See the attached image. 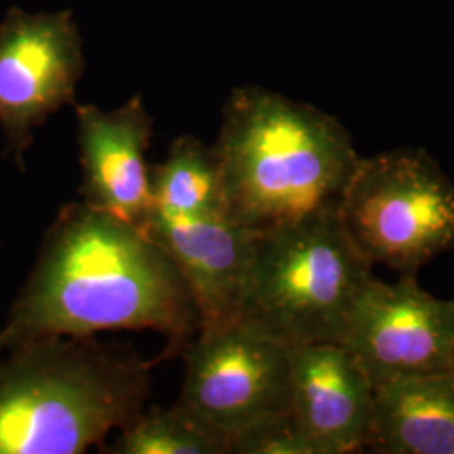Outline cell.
<instances>
[{
  "label": "cell",
  "mask_w": 454,
  "mask_h": 454,
  "mask_svg": "<svg viewBox=\"0 0 454 454\" xmlns=\"http://www.w3.org/2000/svg\"><path fill=\"white\" fill-rule=\"evenodd\" d=\"M189 288L162 247L138 227L84 202L61 207L0 328V352L43 337L153 330L160 360L199 332Z\"/></svg>",
  "instance_id": "cell-1"
},
{
  "label": "cell",
  "mask_w": 454,
  "mask_h": 454,
  "mask_svg": "<svg viewBox=\"0 0 454 454\" xmlns=\"http://www.w3.org/2000/svg\"><path fill=\"white\" fill-rule=\"evenodd\" d=\"M212 148L227 217L256 234L339 211L360 160L335 116L261 86L231 91Z\"/></svg>",
  "instance_id": "cell-2"
},
{
  "label": "cell",
  "mask_w": 454,
  "mask_h": 454,
  "mask_svg": "<svg viewBox=\"0 0 454 454\" xmlns=\"http://www.w3.org/2000/svg\"><path fill=\"white\" fill-rule=\"evenodd\" d=\"M153 360L130 345L43 337L0 354V454H82L144 409Z\"/></svg>",
  "instance_id": "cell-3"
},
{
  "label": "cell",
  "mask_w": 454,
  "mask_h": 454,
  "mask_svg": "<svg viewBox=\"0 0 454 454\" xmlns=\"http://www.w3.org/2000/svg\"><path fill=\"white\" fill-rule=\"evenodd\" d=\"M372 264L340 214L328 212L258 234L241 318L286 347L340 343Z\"/></svg>",
  "instance_id": "cell-4"
},
{
  "label": "cell",
  "mask_w": 454,
  "mask_h": 454,
  "mask_svg": "<svg viewBox=\"0 0 454 454\" xmlns=\"http://www.w3.org/2000/svg\"><path fill=\"white\" fill-rule=\"evenodd\" d=\"M339 214L365 260L401 275L454 247V182L422 148L360 157Z\"/></svg>",
  "instance_id": "cell-5"
},
{
  "label": "cell",
  "mask_w": 454,
  "mask_h": 454,
  "mask_svg": "<svg viewBox=\"0 0 454 454\" xmlns=\"http://www.w3.org/2000/svg\"><path fill=\"white\" fill-rule=\"evenodd\" d=\"M290 348L244 320L197 332L180 354L185 373L177 403L227 439L286 412Z\"/></svg>",
  "instance_id": "cell-6"
},
{
  "label": "cell",
  "mask_w": 454,
  "mask_h": 454,
  "mask_svg": "<svg viewBox=\"0 0 454 454\" xmlns=\"http://www.w3.org/2000/svg\"><path fill=\"white\" fill-rule=\"evenodd\" d=\"M84 66L82 31L71 11L12 7L0 22V129L19 165L34 131L74 105Z\"/></svg>",
  "instance_id": "cell-7"
},
{
  "label": "cell",
  "mask_w": 454,
  "mask_h": 454,
  "mask_svg": "<svg viewBox=\"0 0 454 454\" xmlns=\"http://www.w3.org/2000/svg\"><path fill=\"white\" fill-rule=\"evenodd\" d=\"M345 345L373 387L404 375L453 369L454 300L424 292L416 275L395 283L372 276L358 294Z\"/></svg>",
  "instance_id": "cell-8"
},
{
  "label": "cell",
  "mask_w": 454,
  "mask_h": 454,
  "mask_svg": "<svg viewBox=\"0 0 454 454\" xmlns=\"http://www.w3.org/2000/svg\"><path fill=\"white\" fill-rule=\"evenodd\" d=\"M176 264L199 313V332L241 318L258 234L226 215H184L152 209L140 227Z\"/></svg>",
  "instance_id": "cell-9"
},
{
  "label": "cell",
  "mask_w": 454,
  "mask_h": 454,
  "mask_svg": "<svg viewBox=\"0 0 454 454\" xmlns=\"http://www.w3.org/2000/svg\"><path fill=\"white\" fill-rule=\"evenodd\" d=\"M82 202L131 226H144L152 204L146 152L153 118L137 95L114 110L74 105Z\"/></svg>",
  "instance_id": "cell-10"
},
{
  "label": "cell",
  "mask_w": 454,
  "mask_h": 454,
  "mask_svg": "<svg viewBox=\"0 0 454 454\" xmlns=\"http://www.w3.org/2000/svg\"><path fill=\"white\" fill-rule=\"evenodd\" d=\"M290 411L320 454L362 451L373 411V386L354 354L339 341L290 348Z\"/></svg>",
  "instance_id": "cell-11"
},
{
  "label": "cell",
  "mask_w": 454,
  "mask_h": 454,
  "mask_svg": "<svg viewBox=\"0 0 454 454\" xmlns=\"http://www.w3.org/2000/svg\"><path fill=\"white\" fill-rule=\"evenodd\" d=\"M365 448L384 454H454V369L373 387Z\"/></svg>",
  "instance_id": "cell-12"
},
{
  "label": "cell",
  "mask_w": 454,
  "mask_h": 454,
  "mask_svg": "<svg viewBox=\"0 0 454 454\" xmlns=\"http://www.w3.org/2000/svg\"><path fill=\"white\" fill-rule=\"evenodd\" d=\"M153 209L184 215H226L215 152L192 135H180L162 162L150 167ZM227 217V215H226Z\"/></svg>",
  "instance_id": "cell-13"
},
{
  "label": "cell",
  "mask_w": 454,
  "mask_h": 454,
  "mask_svg": "<svg viewBox=\"0 0 454 454\" xmlns=\"http://www.w3.org/2000/svg\"><path fill=\"white\" fill-rule=\"evenodd\" d=\"M118 433L106 453L229 454V439L179 403L144 409Z\"/></svg>",
  "instance_id": "cell-14"
},
{
  "label": "cell",
  "mask_w": 454,
  "mask_h": 454,
  "mask_svg": "<svg viewBox=\"0 0 454 454\" xmlns=\"http://www.w3.org/2000/svg\"><path fill=\"white\" fill-rule=\"evenodd\" d=\"M229 454H320L292 411L266 418L229 439Z\"/></svg>",
  "instance_id": "cell-15"
},
{
  "label": "cell",
  "mask_w": 454,
  "mask_h": 454,
  "mask_svg": "<svg viewBox=\"0 0 454 454\" xmlns=\"http://www.w3.org/2000/svg\"><path fill=\"white\" fill-rule=\"evenodd\" d=\"M453 369H454V348H453Z\"/></svg>",
  "instance_id": "cell-16"
},
{
  "label": "cell",
  "mask_w": 454,
  "mask_h": 454,
  "mask_svg": "<svg viewBox=\"0 0 454 454\" xmlns=\"http://www.w3.org/2000/svg\"><path fill=\"white\" fill-rule=\"evenodd\" d=\"M0 354H2V352H0Z\"/></svg>",
  "instance_id": "cell-17"
}]
</instances>
